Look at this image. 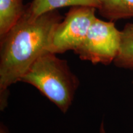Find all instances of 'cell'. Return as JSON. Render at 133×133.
I'll use <instances>...</instances> for the list:
<instances>
[{
    "instance_id": "7",
    "label": "cell",
    "mask_w": 133,
    "mask_h": 133,
    "mask_svg": "<svg viewBox=\"0 0 133 133\" xmlns=\"http://www.w3.org/2000/svg\"><path fill=\"white\" fill-rule=\"evenodd\" d=\"M99 14L109 21L133 17V0H99Z\"/></svg>"
},
{
    "instance_id": "10",
    "label": "cell",
    "mask_w": 133,
    "mask_h": 133,
    "mask_svg": "<svg viewBox=\"0 0 133 133\" xmlns=\"http://www.w3.org/2000/svg\"><path fill=\"white\" fill-rule=\"evenodd\" d=\"M102 133H104V130H102Z\"/></svg>"
},
{
    "instance_id": "3",
    "label": "cell",
    "mask_w": 133,
    "mask_h": 133,
    "mask_svg": "<svg viewBox=\"0 0 133 133\" xmlns=\"http://www.w3.org/2000/svg\"><path fill=\"white\" fill-rule=\"evenodd\" d=\"M120 38L121 31L114 22L96 17L84 41L74 52L83 61L109 65L114 62L118 54Z\"/></svg>"
},
{
    "instance_id": "2",
    "label": "cell",
    "mask_w": 133,
    "mask_h": 133,
    "mask_svg": "<svg viewBox=\"0 0 133 133\" xmlns=\"http://www.w3.org/2000/svg\"><path fill=\"white\" fill-rule=\"evenodd\" d=\"M20 81L35 86L64 113L70 107L79 84L67 62L49 51L41 55Z\"/></svg>"
},
{
    "instance_id": "4",
    "label": "cell",
    "mask_w": 133,
    "mask_h": 133,
    "mask_svg": "<svg viewBox=\"0 0 133 133\" xmlns=\"http://www.w3.org/2000/svg\"><path fill=\"white\" fill-rule=\"evenodd\" d=\"M96 10L92 6H72L54 29L48 51L57 54L75 51L84 41L96 18Z\"/></svg>"
},
{
    "instance_id": "9",
    "label": "cell",
    "mask_w": 133,
    "mask_h": 133,
    "mask_svg": "<svg viewBox=\"0 0 133 133\" xmlns=\"http://www.w3.org/2000/svg\"><path fill=\"white\" fill-rule=\"evenodd\" d=\"M0 133H9L7 129L5 128V127L1 124V129H0Z\"/></svg>"
},
{
    "instance_id": "8",
    "label": "cell",
    "mask_w": 133,
    "mask_h": 133,
    "mask_svg": "<svg viewBox=\"0 0 133 133\" xmlns=\"http://www.w3.org/2000/svg\"><path fill=\"white\" fill-rule=\"evenodd\" d=\"M119 68L133 69V23H128L121 31L118 52L114 61Z\"/></svg>"
},
{
    "instance_id": "1",
    "label": "cell",
    "mask_w": 133,
    "mask_h": 133,
    "mask_svg": "<svg viewBox=\"0 0 133 133\" xmlns=\"http://www.w3.org/2000/svg\"><path fill=\"white\" fill-rule=\"evenodd\" d=\"M63 17L57 10L33 17L26 9L8 32L0 38L1 95L20 79L46 51L56 26Z\"/></svg>"
},
{
    "instance_id": "6",
    "label": "cell",
    "mask_w": 133,
    "mask_h": 133,
    "mask_svg": "<svg viewBox=\"0 0 133 133\" xmlns=\"http://www.w3.org/2000/svg\"><path fill=\"white\" fill-rule=\"evenodd\" d=\"M25 9L23 0H0V38L18 22Z\"/></svg>"
},
{
    "instance_id": "5",
    "label": "cell",
    "mask_w": 133,
    "mask_h": 133,
    "mask_svg": "<svg viewBox=\"0 0 133 133\" xmlns=\"http://www.w3.org/2000/svg\"><path fill=\"white\" fill-rule=\"evenodd\" d=\"M99 4V0H32L26 5V9L31 16L36 17L44 13L67 6H88L97 10Z\"/></svg>"
}]
</instances>
